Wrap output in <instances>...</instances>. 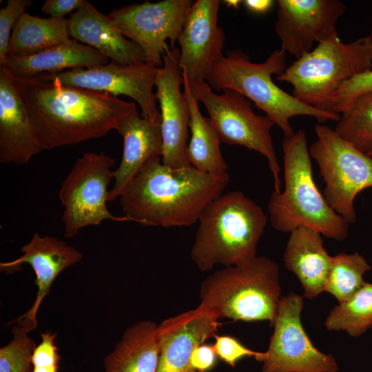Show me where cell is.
<instances>
[{
    "mask_svg": "<svg viewBox=\"0 0 372 372\" xmlns=\"http://www.w3.org/2000/svg\"><path fill=\"white\" fill-rule=\"evenodd\" d=\"M335 131L372 158V91L356 98L341 114Z\"/></svg>",
    "mask_w": 372,
    "mask_h": 372,
    "instance_id": "obj_28",
    "label": "cell"
},
{
    "mask_svg": "<svg viewBox=\"0 0 372 372\" xmlns=\"http://www.w3.org/2000/svg\"><path fill=\"white\" fill-rule=\"evenodd\" d=\"M158 68L147 62L123 65L113 61L92 68H78L37 78L65 86L127 96L138 103L141 116L161 121L154 87Z\"/></svg>",
    "mask_w": 372,
    "mask_h": 372,
    "instance_id": "obj_13",
    "label": "cell"
},
{
    "mask_svg": "<svg viewBox=\"0 0 372 372\" xmlns=\"http://www.w3.org/2000/svg\"><path fill=\"white\" fill-rule=\"evenodd\" d=\"M303 297L290 293L280 299L273 331L266 351L256 360L262 372H337L331 354L318 350L301 322Z\"/></svg>",
    "mask_w": 372,
    "mask_h": 372,
    "instance_id": "obj_11",
    "label": "cell"
},
{
    "mask_svg": "<svg viewBox=\"0 0 372 372\" xmlns=\"http://www.w3.org/2000/svg\"><path fill=\"white\" fill-rule=\"evenodd\" d=\"M317 140L309 148L324 179V198L348 223L356 220L354 200L372 187V158L365 155L323 123L314 127Z\"/></svg>",
    "mask_w": 372,
    "mask_h": 372,
    "instance_id": "obj_9",
    "label": "cell"
},
{
    "mask_svg": "<svg viewBox=\"0 0 372 372\" xmlns=\"http://www.w3.org/2000/svg\"><path fill=\"white\" fill-rule=\"evenodd\" d=\"M179 50L167 44L163 54V65L158 69L155 95L161 118L163 152L161 162L171 168L190 167L186 148L189 130L190 110L180 87L183 76L178 66Z\"/></svg>",
    "mask_w": 372,
    "mask_h": 372,
    "instance_id": "obj_15",
    "label": "cell"
},
{
    "mask_svg": "<svg viewBox=\"0 0 372 372\" xmlns=\"http://www.w3.org/2000/svg\"><path fill=\"white\" fill-rule=\"evenodd\" d=\"M242 2L250 11L257 14H262L271 8L274 1L271 0H245Z\"/></svg>",
    "mask_w": 372,
    "mask_h": 372,
    "instance_id": "obj_36",
    "label": "cell"
},
{
    "mask_svg": "<svg viewBox=\"0 0 372 372\" xmlns=\"http://www.w3.org/2000/svg\"><path fill=\"white\" fill-rule=\"evenodd\" d=\"M188 82L192 94L207 111L220 141L264 156L273 177L274 190L280 192V166L271 136L275 123L266 115L256 114L251 101L234 90L225 89L218 94L206 81Z\"/></svg>",
    "mask_w": 372,
    "mask_h": 372,
    "instance_id": "obj_8",
    "label": "cell"
},
{
    "mask_svg": "<svg viewBox=\"0 0 372 372\" xmlns=\"http://www.w3.org/2000/svg\"><path fill=\"white\" fill-rule=\"evenodd\" d=\"M371 267L358 252L340 253L332 258L324 291L332 294L339 302L353 296L364 284V273Z\"/></svg>",
    "mask_w": 372,
    "mask_h": 372,
    "instance_id": "obj_29",
    "label": "cell"
},
{
    "mask_svg": "<svg viewBox=\"0 0 372 372\" xmlns=\"http://www.w3.org/2000/svg\"><path fill=\"white\" fill-rule=\"evenodd\" d=\"M368 41L372 48V31L370 32L369 35L366 36Z\"/></svg>",
    "mask_w": 372,
    "mask_h": 372,
    "instance_id": "obj_39",
    "label": "cell"
},
{
    "mask_svg": "<svg viewBox=\"0 0 372 372\" xmlns=\"http://www.w3.org/2000/svg\"><path fill=\"white\" fill-rule=\"evenodd\" d=\"M372 91V70L344 81L333 100V112L342 114L358 96Z\"/></svg>",
    "mask_w": 372,
    "mask_h": 372,
    "instance_id": "obj_31",
    "label": "cell"
},
{
    "mask_svg": "<svg viewBox=\"0 0 372 372\" xmlns=\"http://www.w3.org/2000/svg\"><path fill=\"white\" fill-rule=\"evenodd\" d=\"M23 255L12 261L0 263V270L12 273L27 263L36 275L35 284L38 290L32 306L17 319V322L27 328L30 332L37 327V314L43 298L48 294L50 287L57 276L66 268L79 262L82 254L56 237L41 236L35 233L31 240L21 248Z\"/></svg>",
    "mask_w": 372,
    "mask_h": 372,
    "instance_id": "obj_17",
    "label": "cell"
},
{
    "mask_svg": "<svg viewBox=\"0 0 372 372\" xmlns=\"http://www.w3.org/2000/svg\"><path fill=\"white\" fill-rule=\"evenodd\" d=\"M42 151L17 82L0 66V163L25 165Z\"/></svg>",
    "mask_w": 372,
    "mask_h": 372,
    "instance_id": "obj_19",
    "label": "cell"
},
{
    "mask_svg": "<svg viewBox=\"0 0 372 372\" xmlns=\"http://www.w3.org/2000/svg\"><path fill=\"white\" fill-rule=\"evenodd\" d=\"M332 258L323 245L321 234L302 227L291 232L283 260L285 267L299 279L304 297L312 299L324 291Z\"/></svg>",
    "mask_w": 372,
    "mask_h": 372,
    "instance_id": "obj_22",
    "label": "cell"
},
{
    "mask_svg": "<svg viewBox=\"0 0 372 372\" xmlns=\"http://www.w3.org/2000/svg\"><path fill=\"white\" fill-rule=\"evenodd\" d=\"M14 79L43 150L102 137L116 130L121 120L137 109L134 103L106 92L37 77Z\"/></svg>",
    "mask_w": 372,
    "mask_h": 372,
    "instance_id": "obj_1",
    "label": "cell"
},
{
    "mask_svg": "<svg viewBox=\"0 0 372 372\" xmlns=\"http://www.w3.org/2000/svg\"><path fill=\"white\" fill-rule=\"evenodd\" d=\"M107 62L108 59L96 50L70 39L31 56H7L0 66L16 79H31L59 73L65 69L105 65Z\"/></svg>",
    "mask_w": 372,
    "mask_h": 372,
    "instance_id": "obj_23",
    "label": "cell"
},
{
    "mask_svg": "<svg viewBox=\"0 0 372 372\" xmlns=\"http://www.w3.org/2000/svg\"><path fill=\"white\" fill-rule=\"evenodd\" d=\"M324 325L328 331H344L359 337L372 327V283L365 282L350 298L329 313Z\"/></svg>",
    "mask_w": 372,
    "mask_h": 372,
    "instance_id": "obj_27",
    "label": "cell"
},
{
    "mask_svg": "<svg viewBox=\"0 0 372 372\" xmlns=\"http://www.w3.org/2000/svg\"><path fill=\"white\" fill-rule=\"evenodd\" d=\"M70 37L96 50L112 61L129 65L146 62L141 48L127 39L108 17L84 0L68 19Z\"/></svg>",
    "mask_w": 372,
    "mask_h": 372,
    "instance_id": "obj_21",
    "label": "cell"
},
{
    "mask_svg": "<svg viewBox=\"0 0 372 372\" xmlns=\"http://www.w3.org/2000/svg\"><path fill=\"white\" fill-rule=\"evenodd\" d=\"M371 70L372 48L366 37L348 43L336 38L318 43L287 67L276 79L291 84L292 95L300 102L333 112L340 85Z\"/></svg>",
    "mask_w": 372,
    "mask_h": 372,
    "instance_id": "obj_7",
    "label": "cell"
},
{
    "mask_svg": "<svg viewBox=\"0 0 372 372\" xmlns=\"http://www.w3.org/2000/svg\"><path fill=\"white\" fill-rule=\"evenodd\" d=\"M84 0H48L41 6V10L54 19H64L72 11L77 10Z\"/></svg>",
    "mask_w": 372,
    "mask_h": 372,
    "instance_id": "obj_35",
    "label": "cell"
},
{
    "mask_svg": "<svg viewBox=\"0 0 372 372\" xmlns=\"http://www.w3.org/2000/svg\"><path fill=\"white\" fill-rule=\"evenodd\" d=\"M32 3V0H8L6 6L0 9V65L7 56L9 41L14 26Z\"/></svg>",
    "mask_w": 372,
    "mask_h": 372,
    "instance_id": "obj_32",
    "label": "cell"
},
{
    "mask_svg": "<svg viewBox=\"0 0 372 372\" xmlns=\"http://www.w3.org/2000/svg\"><path fill=\"white\" fill-rule=\"evenodd\" d=\"M70 39L68 19L41 18L25 12L12 32L7 56H31Z\"/></svg>",
    "mask_w": 372,
    "mask_h": 372,
    "instance_id": "obj_26",
    "label": "cell"
},
{
    "mask_svg": "<svg viewBox=\"0 0 372 372\" xmlns=\"http://www.w3.org/2000/svg\"><path fill=\"white\" fill-rule=\"evenodd\" d=\"M280 294L278 264L265 256H256L206 277L200 286L199 306L218 319L268 321L273 326Z\"/></svg>",
    "mask_w": 372,
    "mask_h": 372,
    "instance_id": "obj_6",
    "label": "cell"
},
{
    "mask_svg": "<svg viewBox=\"0 0 372 372\" xmlns=\"http://www.w3.org/2000/svg\"><path fill=\"white\" fill-rule=\"evenodd\" d=\"M286 54L277 50L264 62L256 63L240 49L228 51L215 63L205 81L212 90L231 89L242 94L281 129L285 137L294 133L289 120L296 116L313 117L318 123L338 121L339 114L307 105L273 82L272 75L282 74L287 68Z\"/></svg>",
    "mask_w": 372,
    "mask_h": 372,
    "instance_id": "obj_5",
    "label": "cell"
},
{
    "mask_svg": "<svg viewBox=\"0 0 372 372\" xmlns=\"http://www.w3.org/2000/svg\"><path fill=\"white\" fill-rule=\"evenodd\" d=\"M183 76V93L190 110V141L186 148V157L190 165L200 172L214 176L228 174L227 164L220 151V137L209 117L204 116L198 101L192 94L187 78Z\"/></svg>",
    "mask_w": 372,
    "mask_h": 372,
    "instance_id": "obj_25",
    "label": "cell"
},
{
    "mask_svg": "<svg viewBox=\"0 0 372 372\" xmlns=\"http://www.w3.org/2000/svg\"><path fill=\"white\" fill-rule=\"evenodd\" d=\"M193 3L192 0L146 1L115 9L108 17L123 36L141 48L146 62L160 68L167 41L170 48H175Z\"/></svg>",
    "mask_w": 372,
    "mask_h": 372,
    "instance_id": "obj_12",
    "label": "cell"
},
{
    "mask_svg": "<svg viewBox=\"0 0 372 372\" xmlns=\"http://www.w3.org/2000/svg\"><path fill=\"white\" fill-rule=\"evenodd\" d=\"M214 337L215 342L213 346L218 358L232 367L245 357L254 356L256 359L262 353L249 349L238 339L230 335L216 334Z\"/></svg>",
    "mask_w": 372,
    "mask_h": 372,
    "instance_id": "obj_33",
    "label": "cell"
},
{
    "mask_svg": "<svg viewBox=\"0 0 372 372\" xmlns=\"http://www.w3.org/2000/svg\"><path fill=\"white\" fill-rule=\"evenodd\" d=\"M161 158L147 161L119 197L124 216L145 226H191L223 194L229 174L214 176L192 166L171 168Z\"/></svg>",
    "mask_w": 372,
    "mask_h": 372,
    "instance_id": "obj_2",
    "label": "cell"
},
{
    "mask_svg": "<svg viewBox=\"0 0 372 372\" xmlns=\"http://www.w3.org/2000/svg\"><path fill=\"white\" fill-rule=\"evenodd\" d=\"M219 0L194 1L178 37V66L189 81H205L224 55L225 33L218 25Z\"/></svg>",
    "mask_w": 372,
    "mask_h": 372,
    "instance_id": "obj_16",
    "label": "cell"
},
{
    "mask_svg": "<svg viewBox=\"0 0 372 372\" xmlns=\"http://www.w3.org/2000/svg\"><path fill=\"white\" fill-rule=\"evenodd\" d=\"M217 355L213 345L202 344L193 351L189 372H207L216 364Z\"/></svg>",
    "mask_w": 372,
    "mask_h": 372,
    "instance_id": "obj_34",
    "label": "cell"
},
{
    "mask_svg": "<svg viewBox=\"0 0 372 372\" xmlns=\"http://www.w3.org/2000/svg\"><path fill=\"white\" fill-rule=\"evenodd\" d=\"M161 121H152L139 115L138 110L125 116L116 130L123 137L121 162L114 171V184L107 202L119 198L128 184L150 159L162 156Z\"/></svg>",
    "mask_w": 372,
    "mask_h": 372,
    "instance_id": "obj_20",
    "label": "cell"
},
{
    "mask_svg": "<svg viewBox=\"0 0 372 372\" xmlns=\"http://www.w3.org/2000/svg\"><path fill=\"white\" fill-rule=\"evenodd\" d=\"M224 3L227 4L228 7L238 8L242 1L240 0H226L224 1Z\"/></svg>",
    "mask_w": 372,
    "mask_h": 372,
    "instance_id": "obj_38",
    "label": "cell"
},
{
    "mask_svg": "<svg viewBox=\"0 0 372 372\" xmlns=\"http://www.w3.org/2000/svg\"><path fill=\"white\" fill-rule=\"evenodd\" d=\"M59 362L39 361L32 363V372H58Z\"/></svg>",
    "mask_w": 372,
    "mask_h": 372,
    "instance_id": "obj_37",
    "label": "cell"
},
{
    "mask_svg": "<svg viewBox=\"0 0 372 372\" xmlns=\"http://www.w3.org/2000/svg\"><path fill=\"white\" fill-rule=\"evenodd\" d=\"M158 325L143 320L127 328L104 359L105 372H156L159 358Z\"/></svg>",
    "mask_w": 372,
    "mask_h": 372,
    "instance_id": "obj_24",
    "label": "cell"
},
{
    "mask_svg": "<svg viewBox=\"0 0 372 372\" xmlns=\"http://www.w3.org/2000/svg\"><path fill=\"white\" fill-rule=\"evenodd\" d=\"M114 163V158L103 152H85L76 159L59 192L64 207L65 237L74 236L82 228L99 225L105 220L131 221L125 216L112 214L106 205Z\"/></svg>",
    "mask_w": 372,
    "mask_h": 372,
    "instance_id": "obj_10",
    "label": "cell"
},
{
    "mask_svg": "<svg viewBox=\"0 0 372 372\" xmlns=\"http://www.w3.org/2000/svg\"><path fill=\"white\" fill-rule=\"evenodd\" d=\"M267 221L262 208L242 192L222 194L198 218L190 258L202 271L246 262L256 256Z\"/></svg>",
    "mask_w": 372,
    "mask_h": 372,
    "instance_id": "obj_3",
    "label": "cell"
},
{
    "mask_svg": "<svg viewBox=\"0 0 372 372\" xmlns=\"http://www.w3.org/2000/svg\"><path fill=\"white\" fill-rule=\"evenodd\" d=\"M282 145L285 189L273 190L267 204L272 227L290 233L309 227L327 238L344 240L349 223L330 207L315 183L305 130L285 137Z\"/></svg>",
    "mask_w": 372,
    "mask_h": 372,
    "instance_id": "obj_4",
    "label": "cell"
},
{
    "mask_svg": "<svg viewBox=\"0 0 372 372\" xmlns=\"http://www.w3.org/2000/svg\"><path fill=\"white\" fill-rule=\"evenodd\" d=\"M275 31L281 49L297 59L313 43L339 38L336 25L346 10L339 0H278Z\"/></svg>",
    "mask_w": 372,
    "mask_h": 372,
    "instance_id": "obj_14",
    "label": "cell"
},
{
    "mask_svg": "<svg viewBox=\"0 0 372 372\" xmlns=\"http://www.w3.org/2000/svg\"><path fill=\"white\" fill-rule=\"evenodd\" d=\"M12 332V340L0 349V372H32L35 342L28 335V330L18 324Z\"/></svg>",
    "mask_w": 372,
    "mask_h": 372,
    "instance_id": "obj_30",
    "label": "cell"
},
{
    "mask_svg": "<svg viewBox=\"0 0 372 372\" xmlns=\"http://www.w3.org/2000/svg\"><path fill=\"white\" fill-rule=\"evenodd\" d=\"M218 324V318L199 305L164 320L157 329L156 372H189L194 350L216 335Z\"/></svg>",
    "mask_w": 372,
    "mask_h": 372,
    "instance_id": "obj_18",
    "label": "cell"
}]
</instances>
